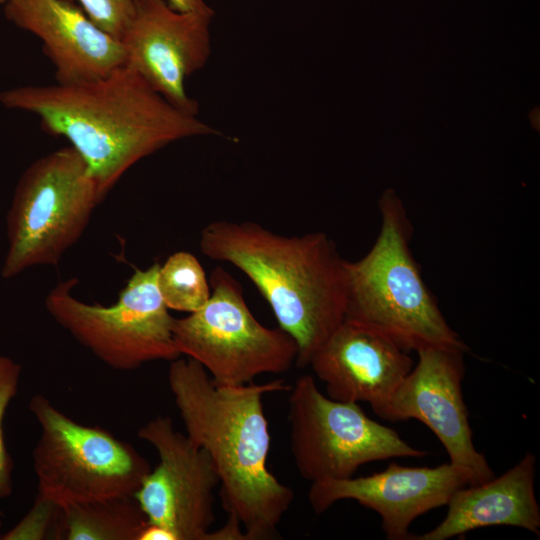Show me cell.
Here are the masks:
<instances>
[{
  "label": "cell",
  "instance_id": "cell-16",
  "mask_svg": "<svg viewBox=\"0 0 540 540\" xmlns=\"http://www.w3.org/2000/svg\"><path fill=\"white\" fill-rule=\"evenodd\" d=\"M536 457L527 452L498 477L464 486L451 496L448 512L435 528L411 540H447L487 526H515L540 535L535 495Z\"/></svg>",
  "mask_w": 540,
  "mask_h": 540
},
{
  "label": "cell",
  "instance_id": "cell-8",
  "mask_svg": "<svg viewBox=\"0 0 540 540\" xmlns=\"http://www.w3.org/2000/svg\"><path fill=\"white\" fill-rule=\"evenodd\" d=\"M209 284L205 305L174 320L173 338L181 356L195 360L215 383L226 386L288 371L298 356L295 340L255 318L240 283L224 268L212 270Z\"/></svg>",
  "mask_w": 540,
  "mask_h": 540
},
{
  "label": "cell",
  "instance_id": "cell-7",
  "mask_svg": "<svg viewBox=\"0 0 540 540\" xmlns=\"http://www.w3.org/2000/svg\"><path fill=\"white\" fill-rule=\"evenodd\" d=\"M160 264L136 269L110 306L89 304L72 293L77 278L57 283L45 298L50 316L112 369L130 371L181 356L173 338L175 318L157 285Z\"/></svg>",
  "mask_w": 540,
  "mask_h": 540
},
{
  "label": "cell",
  "instance_id": "cell-10",
  "mask_svg": "<svg viewBox=\"0 0 540 540\" xmlns=\"http://www.w3.org/2000/svg\"><path fill=\"white\" fill-rule=\"evenodd\" d=\"M137 435L159 457L134 494L147 521L168 529L176 540H214V490L220 479L209 455L168 416L149 420Z\"/></svg>",
  "mask_w": 540,
  "mask_h": 540
},
{
  "label": "cell",
  "instance_id": "cell-3",
  "mask_svg": "<svg viewBox=\"0 0 540 540\" xmlns=\"http://www.w3.org/2000/svg\"><path fill=\"white\" fill-rule=\"evenodd\" d=\"M199 245L205 256L252 281L278 327L295 340L297 366H308L345 320L346 260L326 233L283 235L253 221L217 220L202 229Z\"/></svg>",
  "mask_w": 540,
  "mask_h": 540
},
{
  "label": "cell",
  "instance_id": "cell-19",
  "mask_svg": "<svg viewBox=\"0 0 540 540\" xmlns=\"http://www.w3.org/2000/svg\"><path fill=\"white\" fill-rule=\"evenodd\" d=\"M62 513L63 510L60 506L37 492L30 510L12 529L5 532L0 539H62Z\"/></svg>",
  "mask_w": 540,
  "mask_h": 540
},
{
  "label": "cell",
  "instance_id": "cell-15",
  "mask_svg": "<svg viewBox=\"0 0 540 540\" xmlns=\"http://www.w3.org/2000/svg\"><path fill=\"white\" fill-rule=\"evenodd\" d=\"M327 396L366 402L377 414L413 367L408 352L380 333L344 320L311 358Z\"/></svg>",
  "mask_w": 540,
  "mask_h": 540
},
{
  "label": "cell",
  "instance_id": "cell-14",
  "mask_svg": "<svg viewBox=\"0 0 540 540\" xmlns=\"http://www.w3.org/2000/svg\"><path fill=\"white\" fill-rule=\"evenodd\" d=\"M6 18L38 37L58 84L104 77L126 64L123 43L99 28L72 0H10Z\"/></svg>",
  "mask_w": 540,
  "mask_h": 540
},
{
  "label": "cell",
  "instance_id": "cell-24",
  "mask_svg": "<svg viewBox=\"0 0 540 540\" xmlns=\"http://www.w3.org/2000/svg\"><path fill=\"white\" fill-rule=\"evenodd\" d=\"M2 523H3V513L2 511L0 510V528L2 526Z\"/></svg>",
  "mask_w": 540,
  "mask_h": 540
},
{
  "label": "cell",
  "instance_id": "cell-21",
  "mask_svg": "<svg viewBox=\"0 0 540 540\" xmlns=\"http://www.w3.org/2000/svg\"><path fill=\"white\" fill-rule=\"evenodd\" d=\"M138 0H78L86 15L102 30L121 41Z\"/></svg>",
  "mask_w": 540,
  "mask_h": 540
},
{
  "label": "cell",
  "instance_id": "cell-11",
  "mask_svg": "<svg viewBox=\"0 0 540 540\" xmlns=\"http://www.w3.org/2000/svg\"><path fill=\"white\" fill-rule=\"evenodd\" d=\"M455 347H426L418 361L377 415L388 421L417 419L437 436L449 462L466 469L474 484L494 477L485 456L473 443L462 393L464 354Z\"/></svg>",
  "mask_w": 540,
  "mask_h": 540
},
{
  "label": "cell",
  "instance_id": "cell-12",
  "mask_svg": "<svg viewBox=\"0 0 540 540\" xmlns=\"http://www.w3.org/2000/svg\"><path fill=\"white\" fill-rule=\"evenodd\" d=\"M214 12H180L165 0H138L121 42L126 65L178 110L198 115L187 79L201 70L211 53Z\"/></svg>",
  "mask_w": 540,
  "mask_h": 540
},
{
  "label": "cell",
  "instance_id": "cell-23",
  "mask_svg": "<svg viewBox=\"0 0 540 540\" xmlns=\"http://www.w3.org/2000/svg\"><path fill=\"white\" fill-rule=\"evenodd\" d=\"M174 10L180 12L211 13L213 9L204 0H165Z\"/></svg>",
  "mask_w": 540,
  "mask_h": 540
},
{
  "label": "cell",
  "instance_id": "cell-4",
  "mask_svg": "<svg viewBox=\"0 0 540 540\" xmlns=\"http://www.w3.org/2000/svg\"><path fill=\"white\" fill-rule=\"evenodd\" d=\"M380 232L370 250L345 261V320L366 326L403 350L467 345L447 323L413 258V226L393 190L379 200Z\"/></svg>",
  "mask_w": 540,
  "mask_h": 540
},
{
  "label": "cell",
  "instance_id": "cell-1",
  "mask_svg": "<svg viewBox=\"0 0 540 540\" xmlns=\"http://www.w3.org/2000/svg\"><path fill=\"white\" fill-rule=\"evenodd\" d=\"M9 109L37 115L86 162L103 200L137 162L186 138L220 134L154 91L126 64L75 84L27 85L0 93Z\"/></svg>",
  "mask_w": 540,
  "mask_h": 540
},
{
  "label": "cell",
  "instance_id": "cell-22",
  "mask_svg": "<svg viewBox=\"0 0 540 540\" xmlns=\"http://www.w3.org/2000/svg\"><path fill=\"white\" fill-rule=\"evenodd\" d=\"M137 540H176L175 536L163 526L148 522L141 528Z\"/></svg>",
  "mask_w": 540,
  "mask_h": 540
},
{
  "label": "cell",
  "instance_id": "cell-25",
  "mask_svg": "<svg viewBox=\"0 0 540 540\" xmlns=\"http://www.w3.org/2000/svg\"><path fill=\"white\" fill-rule=\"evenodd\" d=\"M8 1H10V0H0V3H4V4H5V3H7Z\"/></svg>",
  "mask_w": 540,
  "mask_h": 540
},
{
  "label": "cell",
  "instance_id": "cell-6",
  "mask_svg": "<svg viewBox=\"0 0 540 540\" xmlns=\"http://www.w3.org/2000/svg\"><path fill=\"white\" fill-rule=\"evenodd\" d=\"M29 410L40 426L33 450L38 492L61 508L134 496L151 466L130 443L81 424L37 394Z\"/></svg>",
  "mask_w": 540,
  "mask_h": 540
},
{
  "label": "cell",
  "instance_id": "cell-20",
  "mask_svg": "<svg viewBox=\"0 0 540 540\" xmlns=\"http://www.w3.org/2000/svg\"><path fill=\"white\" fill-rule=\"evenodd\" d=\"M20 377L21 366L9 357L0 356V499L9 497L13 490V461L5 444L3 420L17 394Z\"/></svg>",
  "mask_w": 540,
  "mask_h": 540
},
{
  "label": "cell",
  "instance_id": "cell-18",
  "mask_svg": "<svg viewBox=\"0 0 540 540\" xmlns=\"http://www.w3.org/2000/svg\"><path fill=\"white\" fill-rule=\"evenodd\" d=\"M157 285L168 309L192 313L208 301L211 291L199 260L186 251L170 255L157 274Z\"/></svg>",
  "mask_w": 540,
  "mask_h": 540
},
{
  "label": "cell",
  "instance_id": "cell-9",
  "mask_svg": "<svg viewBox=\"0 0 540 540\" xmlns=\"http://www.w3.org/2000/svg\"><path fill=\"white\" fill-rule=\"evenodd\" d=\"M289 392L290 450L298 473L311 483L353 477L373 461L427 455L358 403L324 395L312 375L299 376Z\"/></svg>",
  "mask_w": 540,
  "mask_h": 540
},
{
  "label": "cell",
  "instance_id": "cell-17",
  "mask_svg": "<svg viewBox=\"0 0 540 540\" xmlns=\"http://www.w3.org/2000/svg\"><path fill=\"white\" fill-rule=\"evenodd\" d=\"M62 539L137 540L146 517L134 496L62 508Z\"/></svg>",
  "mask_w": 540,
  "mask_h": 540
},
{
  "label": "cell",
  "instance_id": "cell-13",
  "mask_svg": "<svg viewBox=\"0 0 540 540\" xmlns=\"http://www.w3.org/2000/svg\"><path fill=\"white\" fill-rule=\"evenodd\" d=\"M472 484V475L450 462L436 467L393 462L368 476L312 482L308 501L316 514H322L340 500H355L380 515L387 539L411 540L409 527L417 517L447 505L455 491Z\"/></svg>",
  "mask_w": 540,
  "mask_h": 540
},
{
  "label": "cell",
  "instance_id": "cell-5",
  "mask_svg": "<svg viewBox=\"0 0 540 540\" xmlns=\"http://www.w3.org/2000/svg\"><path fill=\"white\" fill-rule=\"evenodd\" d=\"M101 201L94 177L72 146L35 160L20 177L8 212L2 276L57 265Z\"/></svg>",
  "mask_w": 540,
  "mask_h": 540
},
{
  "label": "cell",
  "instance_id": "cell-2",
  "mask_svg": "<svg viewBox=\"0 0 540 540\" xmlns=\"http://www.w3.org/2000/svg\"><path fill=\"white\" fill-rule=\"evenodd\" d=\"M168 384L185 434L217 470L228 516L239 522L247 540L277 538L294 492L267 467L271 437L263 397L291 386L281 379L219 385L198 362L181 356L171 361Z\"/></svg>",
  "mask_w": 540,
  "mask_h": 540
}]
</instances>
